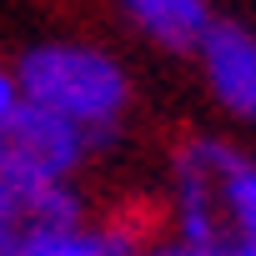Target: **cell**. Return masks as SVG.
Here are the masks:
<instances>
[{"mask_svg": "<svg viewBox=\"0 0 256 256\" xmlns=\"http://www.w3.org/2000/svg\"><path fill=\"white\" fill-rule=\"evenodd\" d=\"M141 256H206V251L191 246V241H181V236H171V231H156V236L141 246Z\"/></svg>", "mask_w": 256, "mask_h": 256, "instance_id": "9c48e42d", "label": "cell"}, {"mask_svg": "<svg viewBox=\"0 0 256 256\" xmlns=\"http://www.w3.org/2000/svg\"><path fill=\"white\" fill-rule=\"evenodd\" d=\"M80 221H90V206L76 181L0 176V256H30L40 241Z\"/></svg>", "mask_w": 256, "mask_h": 256, "instance_id": "277c9868", "label": "cell"}, {"mask_svg": "<svg viewBox=\"0 0 256 256\" xmlns=\"http://www.w3.org/2000/svg\"><path fill=\"white\" fill-rule=\"evenodd\" d=\"M206 256H256V156L226 136H186L166 171V226Z\"/></svg>", "mask_w": 256, "mask_h": 256, "instance_id": "6da1fadb", "label": "cell"}, {"mask_svg": "<svg viewBox=\"0 0 256 256\" xmlns=\"http://www.w3.org/2000/svg\"><path fill=\"white\" fill-rule=\"evenodd\" d=\"M26 106V96H20V80H16V70H6L0 66V131L16 120V110Z\"/></svg>", "mask_w": 256, "mask_h": 256, "instance_id": "ba28073f", "label": "cell"}, {"mask_svg": "<svg viewBox=\"0 0 256 256\" xmlns=\"http://www.w3.org/2000/svg\"><path fill=\"white\" fill-rule=\"evenodd\" d=\"M16 80L30 106L80 126L100 146H116L131 110V76L110 50L80 40H40L16 60Z\"/></svg>", "mask_w": 256, "mask_h": 256, "instance_id": "7a4b0ae2", "label": "cell"}, {"mask_svg": "<svg viewBox=\"0 0 256 256\" xmlns=\"http://www.w3.org/2000/svg\"><path fill=\"white\" fill-rule=\"evenodd\" d=\"M201 76L211 100L231 116L256 126V30L236 26V20H216L206 30V40L196 46Z\"/></svg>", "mask_w": 256, "mask_h": 256, "instance_id": "5b68a950", "label": "cell"}, {"mask_svg": "<svg viewBox=\"0 0 256 256\" xmlns=\"http://www.w3.org/2000/svg\"><path fill=\"white\" fill-rule=\"evenodd\" d=\"M116 6L161 50H196L206 40V30L216 26L206 0H116Z\"/></svg>", "mask_w": 256, "mask_h": 256, "instance_id": "8992f818", "label": "cell"}, {"mask_svg": "<svg viewBox=\"0 0 256 256\" xmlns=\"http://www.w3.org/2000/svg\"><path fill=\"white\" fill-rule=\"evenodd\" d=\"M106 146L96 136H86L80 126L40 110V106H20L16 120L0 131V176H30V181H76Z\"/></svg>", "mask_w": 256, "mask_h": 256, "instance_id": "3957f363", "label": "cell"}, {"mask_svg": "<svg viewBox=\"0 0 256 256\" xmlns=\"http://www.w3.org/2000/svg\"><path fill=\"white\" fill-rule=\"evenodd\" d=\"M156 236V226H136L131 216H100L80 221L50 241H40L30 256H141V246Z\"/></svg>", "mask_w": 256, "mask_h": 256, "instance_id": "52a82bcc", "label": "cell"}]
</instances>
